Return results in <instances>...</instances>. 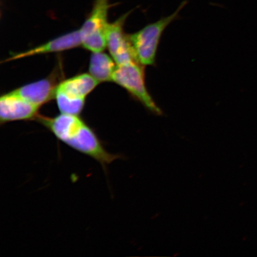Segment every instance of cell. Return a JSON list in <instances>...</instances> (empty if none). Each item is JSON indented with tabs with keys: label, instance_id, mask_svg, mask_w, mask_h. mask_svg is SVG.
<instances>
[{
	"label": "cell",
	"instance_id": "cell-4",
	"mask_svg": "<svg viewBox=\"0 0 257 257\" xmlns=\"http://www.w3.org/2000/svg\"><path fill=\"white\" fill-rule=\"evenodd\" d=\"M112 82L123 88L152 113L161 115L163 111L150 94L145 79L144 66L136 62L117 65Z\"/></svg>",
	"mask_w": 257,
	"mask_h": 257
},
{
	"label": "cell",
	"instance_id": "cell-5",
	"mask_svg": "<svg viewBox=\"0 0 257 257\" xmlns=\"http://www.w3.org/2000/svg\"><path fill=\"white\" fill-rule=\"evenodd\" d=\"M112 6L110 0H95L91 13L79 29L82 47L91 53L106 48L108 14Z\"/></svg>",
	"mask_w": 257,
	"mask_h": 257
},
{
	"label": "cell",
	"instance_id": "cell-7",
	"mask_svg": "<svg viewBox=\"0 0 257 257\" xmlns=\"http://www.w3.org/2000/svg\"><path fill=\"white\" fill-rule=\"evenodd\" d=\"M40 107L31 103L12 91L0 98V123L35 120Z\"/></svg>",
	"mask_w": 257,
	"mask_h": 257
},
{
	"label": "cell",
	"instance_id": "cell-1",
	"mask_svg": "<svg viewBox=\"0 0 257 257\" xmlns=\"http://www.w3.org/2000/svg\"><path fill=\"white\" fill-rule=\"evenodd\" d=\"M35 120L61 142L95 160L104 170L114 161L123 159L120 154L108 152L95 131L79 115L61 113L50 117L39 114Z\"/></svg>",
	"mask_w": 257,
	"mask_h": 257
},
{
	"label": "cell",
	"instance_id": "cell-9",
	"mask_svg": "<svg viewBox=\"0 0 257 257\" xmlns=\"http://www.w3.org/2000/svg\"><path fill=\"white\" fill-rule=\"evenodd\" d=\"M56 86L52 79L47 78L22 86L12 92L41 107L51 99H54Z\"/></svg>",
	"mask_w": 257,
	"mask_h": 257
},
{
	"label": "cell",
	"instance_id": "cell-8",
	"mask_svg": "<svg viewBox=\"0 0 257 257\" xmlns=\"http://www.w3.org/2000/svg\"><path fill=\"white\" fill-rule=\"evenodd\" d=\"M80 46H82V40L79 30H76L61 35L60 37L48 41L47 43L31 48L24 52L14 54V55L6 59L5 62H9L32 56L62 52V51L71 50Z\"/></svg>",
	"mask_w": 257,
	"mask_h": 257
},
{
	"label": "cell",
	"instance_id": "cell-2",
	"mask_svg": "<svg viewBox=\"0 0 257 257\" xmlns=\"http://www.w3.org/2000/svg\"><path fill=\"white\" fill-rule=\"evenodd\" d=\"M188 3V0H185L172 14L146 25L135 33L127 34L132 53L136 62L144 67L156 64L157 51L164 32L180 18V12Z\"/></svg>",
	"mask_w": 257,
	"mask_h": 257
},
{
	"label": "cell",
	"instance_id": "cell-10",
	"mask_svg": "<svg viewBox=\"0 0 257 257\" xmlns=\"http://www.w3.org/2000/svg\"><path fill=\"white\" fill-rule=\"evenodd\" d=\"M103 51L92 52L90 58L89 73L99 83L112 82L117 67L111 56Z\"/></svg>",
	"mask_w": 257,
	"mask_h": 257
},
{
	"label": "cell",
	"instance_id": "cell-6",
	"mask_svg": "<svg viewBox=\"0 0 257 257\" xmlns=\"http://www.w3.org/2000/svg\"><path fill=\"white\" fill-rule=\"evenodd\" d=\"M133 11L132 10L116 21L109 23L106 31V48L117 65L136 62L128 43L127 34L124 31L125 22Z\"/></svg>",
	"mask_w": 257,
	"mask_h": 257
},
{
	"label": "cell",
	"instance_id": "cell-3",
	"mask_svg": "<svg viewBox=\"0 0 257 257\" xmlns=\"http://www.w3.org/2000/svg\"><path fill=\"white\" fill-rule=\"evenodd\" d=\"M99 83L89 73H82L58 83L54 92L61 113L79 115L87 96Z\"/></svg>",
	"mask_w": 257,
	"mask_h": 257
}]
</instances>
